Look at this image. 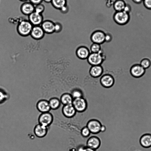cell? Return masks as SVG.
<instances>
[{"instance_id":"obj_1","label":"cell","mask_w":151,"mask_h":151,"mask_svg":"<svg viewBox=\"0 0 151 151\" xmlns=\"http://www.w3.org/2000/svg\"><path fill=\"white\" fill-rule=\"evenodd\" d=\"M33 26L29 20H22L17 26V31L21 35L27 36L30 34Z\"/></svg>"},{"instance_id":"obj_2","label":"cell","mask_w":151,"mask_h":151,"mask_svg":"<svg viewBox=\"0 0 151 151\" xmlns=\"http://www.w3.org/2000/svg\"><path fill=\"white\" fill-rule=\"evenodd\" d=\"M114 18L117 24L124 26L129 22L130 19V14L124 11L116 12L114 15Z\"/></svg>"},{"instance_id":"obj_3","label":"cell","mask_w":151,"mask_h":151,"mask_svg":"<svg viewBox=\"0 0 151 151\" xmlns=\"http://www.w3.org/2000/svg\"><path fill=\"white\" fill-rule=\"evenodd\" d=\"M54 120L53 115L50 112L41 113L38 119L39 124L47 127L52 124Z\"/></svg>"},{"instance_id":"obj_4","label":"cell","mask_w":151,"mask_h":151,"mask_svg":"<svg viewBox=\"0 0 151 151\" xmlns=\"http://www.w3.org/2000/svg\"><path fill=\"white\" fill-rule=\"evenodd\" d=\"M72 104L76 112L79 113L85 111L88 106L87 101L83 97L74 99Z\"/></svg>"},{"instance_id":"obj_5","label":"cell","mask_w":151,"mask_h":151,"mask_svg":"<svg viewBox=\"0 0 151 151\" xmlns=\"http://www.w3.org/2000/svg\"><path fill=\"white\" fill-rule=\"evenodd\" d=\"M87 59L89 63L92 66L100 65L104 59L101 51L98 53L91 52Z\"/></svg>"},{"instance_id":"obj_6","label":"cell","mask_w":151,"mask_h":151,"mask_svg":"<svg viewBox=\"0 0 151 151\" xmlns=\"http://www.w3.org/2000/svg\"><path fill=\"white\" fill-rule=\"evenodd\" d=\"M102 124L100 121L96 119H91L88 121L86 127L90 130L91 133L95 134L101 132Z\"/></svg>"},{"instance_id":"obj_7","label":"cell","mask_w":151,"mask_h":151,"mask_svg":"<svg viewBox=\"0 0 151 151\" xmlns=\"http://www.w3.org/2000/svg\"><path fill=\"white\" fill-rule=\"evenodd\" d=\"M36 107L37 110L41 113L49 112L51 110L48 100L44 99L38 101Z\"/></svg>"},{"instance_id":"obj_8","label":"cell","mask_w":151,"mask_h":151,"mask_svg":"<svg viewBox=\"0 0 151 151\" xmlns=\"http://www.w3.org/2000/svg\"><path fill=\"white\" fill-rule=\"evenodd\" d=\"M105 34L104 32L100 30L96 31L91 34V39L93 43L100 45L105 42Z\"/></svg>"},{"instance_id":"obj_9","label":"cell","mask_w":151,"mask_h":151,"mask_svg":"<svg viewBox=\"0 0 151 151\" xmlns=\"http://www.w3.org/2000/svg\"><path fill=\"white\" fill-rule=\"evenodd\" d=\"M43 17L42 14L35 11L28 16V20L33 26H39L43 22Z\"/></svg>"},{"instance_id":"obj_10","label":"cell","mask_w":151,"mask_h":151,"mask_svg":"<svg viewBox=\"0 0 151 151\" xmlns=\"http://www.w3.org/2000/svg\"><path fill=\"white\" fill-rule=\"evenodd\" d=\"M48 128L38 123L35 126L33 130L34 133L37 137L43 138L47 135Z\"/></svg>"},{"instance_id":"obj_11","label":"cell","mask_w":151,"mask_h":151,"mask_svg":"<svg viewBox=\"0 0 151 151\" xmlns=\"http://www.w3.org/2000/svg\"><path fill=\"white\" fill-rule=\"evenodd\" d=\"M63 114L66 118H71L76 115V111L72 104L63 105L62 109Z\"/></svg>"},{"instance_id":"obj_12","label":"cell","mask_w":151,"mask_h":151,"mask_svg":"<svg viewBox=\"0 0 151 151\" xmlns=\"http://www.w3.org/2000/svg\"><path fill=\"white\" fill-rule=\"evenodd\" d=\"M101 141L97 137L94 136L91 137L87 140L86 146L92 149L96 150L101 146Z\"/></svg>"},{"instance_id":"obj_13","label":"cell","mask_w":151,"mask_h":151,"mask_svg":"<svg viewBox=\"0 0 151 151\" xmlns=\"http://www.w3.org/2000/svg\"><path fill=\"white\" fill-rule=\"evenodd\" d=\"M115 82L114 77L111 75L106 74L103 76L100 79V83L101 85L106 88L112 87Z\"/></svg>"},{"instance_id":"obj_14","label":"cell","mask_w":151,"mask_h":151,"mask_svg":"<svg viewBox=\"0 0 151 151\" xmlns=\"http://www.w3.org/2000/svg\"><path fill=\"white\" fill-rule=\"evenodd\" d=\"M35 5L30 2H24L20 7V10L24 14L29 16L35 11Z\"/></svg>"},{"instance_id":"obj_15","label":"cell","mask_w":151,"mask_h":151,"mask_svg":"<svg viewBox=\"0 0 151 151\" xmlns=\"http://www.w3.org/2000/svg\"><path fill=\"white\" fill-rule=\"evenodd\" d=\"M45 32L51 34L55 32V23L50 20H45L40 26Z\"/></svg>"},{"instance_id":"obj_16","label":"cell","mask_w":151,"mask_h":151,"mask_svg":"<svg viewBox=\"0 0 151 151\" xmlns=\"http://www.w3.org/2000/svg\"><path fill=\"white\" fill-rule=\"evenodd\" d=\"M45 33L40 26H34L30 34L34 38L39 39L43 37Z\"/></svg>"},{"instance_id":"obj_17","label":"cell","mask_w":151,"mask_h":151,"mask_svg":"<svg viewBox=\"0 0 151 151\" xmlns=\"http://www.w3.org/2000/svg\"><path fill=\"white\" fill-rule=\"evenodd\" d=\"M139 142L141 146L144 148L151 147V134L145 133L142 135Z\"/></svg>"},{"instance_id":"obj_18","label":"cell","mask_w":151,"mask_h":151,"mask_svg":"<svg viewBox=\"0 0 151 151\" xmlns=\"http://www.w3.org/2000/svg\"><path fill=\"white\" fill-rule=\"evenodd\" d=\"M132 75L135 77H139L144 73L145 69L140 65H136L133 66L130 70Z\"/></svg>"},{"instance_id":"obj_19","label":"cell","mask_w":151,"mask_h":151,"mask_svg":"<svg viewBox=\"0 0 151 151\" xmlns=\"http://www.w3.org/2000/svg\"><path fill=\"white\" fill-rule=\"evenodd\" d=\"M90 53L88 49L84 46L79 47L76 51V54L77 57L83 60L87 59Z\"/></svg>"},{"instance_id":"obj_20","label":"cell","mask_w":151,"mask_h":151,"mask_svg":"<svg viewBox=\"0 0 151 151\" xmlns=\"http://www.w3.org/2000/svg\"><path fill=\"white\" fill-rule=\"evenodd\" d=\"M103 72V69L101 65L92 66L90 70L91 76L94 78L100 76Z\"/></svg>"},{"instance_id":"obj_21","label":"cell","mask_w":151,"mask_h":151,"mask_svg":"<svg viewBox=\"0 0 151 151\" xmlns=\"http://www.w3.org/2000/svg\"><path fill=\"white\" fill-rule=\"evenodd\" d=\"M61 104L63 105L71 104L73 100L71 94L64 93L61 95L59 98Z\"/></svg>"},{"instance_id":"obj_22","label":"cell","mask_w":151,"mask_h":151,"mask_svg":"<svg viewBox=\"0 0 151 151\" xmlns=\"http://www.w3.org/2000/svg\"><path fill=\"white\" fill-rule=\"evenodd\" d=\"M48 100L51 110H56L60 107L61 103L59 98L56 97H52Z\"/></svg>"},{"instance_id":"obj_23","label":"cell","mask_w":151,"mask_h":151,"mask_svg":"<svg viewBox=\"0 0 151 151\" xmlns=\"http://www.w3.org/2000/svg\"><path fill=\"white\" fill-rule=\"evenodd\" d=\"M127 3L124 0H116L114 4V7L116 12L124 11Z\"/></svg>"},{"instance_id":"obj_24","label":"cell","mask_w":151,"mask_h":151,"mask_svg":"<svg viewBox=\"0 0 151 151\" xmlns=\"http://www.w3.org/2000/svg\"><path fill=\"white\" fill-rule=\"evenodd\" d=\"M51 4L56 9H60L66 4V0H52Z\"/></svg>"},{"instance_id":"obj_25","label":"cell","mask_w":151,"mask_h":151,"mask_svg":"<svg viewBox=\"0 0 151 151\" xmlns=\"http://www.w3.org/2000/svg\"><path fill=\"white\" fill-rule=\"evenodd\" d=\"M9 98V95L6 92L0 90V104H2L8 100Z\"/></svg>"},{"instance_id":"obj_26","label":"cell","mask_w":151,"mask_h":151,"mask_svg":"<svg viewBox=\"0 0 151 151\" xmlns=\"http://www.w3.org/2000/svg\"><path fill=\"white\" fill-rule=\"evenodd\" d=\"M90 50L92 53H98L101 50L100 44L93 43L90 47Z\"/></svg>"},{"instance_id":"obj_27","label":"cell","mask_w":151,"mask_h":151,"mask_svg":"<svg viewBox=\"0 0 151 151\" xmlns=\"http://www.w3.org/2000/svg\"><path fill=\"white\" fill-rule=\"evenodd\" d=\"M74 99L83 97V94L82 91L78 89H76L73 90L70 93Z\"/></svg>"},{"instance_id":"obj_28","label":"cell","mask_w":151,"mask_h":151,"mask_svg":"<svg viewBox=\"0 0 151 151\" xmlns=\"http://www.w3.org/2000/svg\"><path fill=\"white\" fill-rule=\"evenodd\" d=\"M80 133L82 136L84 138L88 137L91 133L86 126L83 127L81 129Z\"/></svg>"},{"instance_id":"obj_29","label":"cell","mask_w":151,"mask_h":151,"mask_svg":"<svg viewBox=\"0 0 151 151\" xmlns=\"http://www.w3.org/2000/svg\"><path fill=\"white\" fill-rule=\"evenodd\" d=\"M35 11L38 13L42 14L45 9L44 5L41 3L35 5Z\"/></svg>"},{"instance_id":"obj_30","label":"cell","mask_w":151,"mask_h":151,"mask_svg":"<svg viewBox=\"0 0 151 151\" xmlns=\"http://www.w3.org/2000/svg\"><path fill=\"white\" fill-rule=\"evenodd\" d=\"M140 65L145 69L149 68L150 65V60L147 59H145L142 60L141 62Z\"/></svg>"},{"instance_id":"obj_31","label":"cell","mask_w":151,"mask_h":151,"mask_svg":"<svg viewBox=\"0 0 151 151\" xmlns=\"http://www.w3.org/2000/svg\"><path fill=\"white\" fill-rule=\"evenodd\" d=\"M62 29V27L61 24L58 22L55 23V32L59 33L60 32Z\"/></svg>"},{"instance_id":"obj_32","label":"cell","mask_w":151,"mask_h":151,"mask_svg":"<svg viewBox=\"0 0 151 151\" xmlns=\"http://www.w3.org/2000/svg\"><path fill=\"white\" fill-rule=\"evenodd\" d=\"M77 151H96L86 146H81L78 148Z\"/></svg>"},{"instance_id":"obj_33","label":"cell","mask_w":151,"mask_h":151,"mask_svg":"<svg viewBox=\"0 0 151 151\" xmlns=\"http://www.w3.org/2000/svg\"><path fill=\"white\" fill-rule=\"evenodd\" d=\"M142 2L146 8L151 10V0H143Z\"/></svg>"},{"instance_id":"obj_34","label":"cell","mask_w":151,"mask_h":151,"mask_svg":"<svg viewBox=\"0 0 151 151\" xmlns=\"http://www.w3.org/2000/svg\"><path fill=\"white\" fill-rule=\"evenodd\" d=\"M105 34V42H109L111 41L112 39V36L111 34L109 33H107Z\"/></svg>"},{"instance_id":"obj_35","label":"cell","mask_w":151,"mask_h":151,"mask_svg":"<svg viewBox=\"0 0 151 151\" xmlns=\"http://www.w3.org/2000/svg\"><path fill=\"white\" fill-rule=\"evenodd\" d=\"M132 8L130 5L128 4H126L124 11L130 14Z\"/></svg>"},{"instance_id":"obj_36","label":"cell","mask_w":151,"mask_h":151,"mask_svg":"<svg viewBox=\"0 0 151 151\" xmlns=\"http://www.w3.org/2000/svg\"><path fill=\"white\" fill-rule=\"evenodd\" d=\"M43 0H29V2L34 5L41 3Z\"/></svg>"},{"instance_id":"obj_37","label":"cell","mask_w":151,"mask_h":151,"mask_svg":"<svg viewBox=\"0 0 151 151\" xmlns=\"http://www.w3.org/2000/svg\"><path fill=\"white\" fill-rule=\"evenodd\" d=\"M60 11L63 13H65L68 10V8L66 5L62 7L60 9Z\"/></svg>"},{"instance_id":"obj_38","label":"cell","mask_w":151,"mask_h":151,"mask_svg":"<svg viewBox=\"0 0 151 151\" xmlns=\"http://www.w3.org/2000/svg\"><path fill=\"white\" fill-rule=\"evenodd\" d=\"M143 0H132L136 4H140L142 2Z\"/></svg>"},{"instance_id":"obj_39","label":"cell","mask_w":151,"mask_h":151,"mask_svg":"<svg viewBox=\"0 0 151 151\" xmlns=\"http://www.w3.org/2000/svg\"><path fill=\"white\" fill-rule=\"evenodd\" d=\"M106 126L104 125H102L101 128V132H104L106 130Z\"/></svg>"},{"instance_id":"obj_40","label":"cell","mask_w":151,"mask_h":151,"mask_svg":"<svg viewBox=\"0 0 151 151\" xmlns=\"http://www.w3.org/2000/svg\"><path fill=\"white\" fill-rule=\"evenodd\" d=\"M43 1H44L46 3H51L52 0H43Z\"/></svg>"},{"instance_id":"obj_41","label":"cell","mask_w":151,"mask_h":151,"mask_svg":"<svg viewBox=\"0 0 151 151\" xmlns=\"http://www.w3.org/2000/svg\"><path fill=\"white\" fill-rule=\"evenodd\" d=\"M20 1H26L28 0H19Z\"/></svg>"}]
</instances>
